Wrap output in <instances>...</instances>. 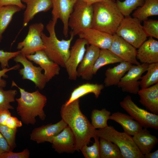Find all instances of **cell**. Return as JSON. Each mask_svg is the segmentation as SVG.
I'll return each instance as SVG.
<instances>
[{
	"instance_id": "8fae6325",
	"label": "cell",
	"mask_w": 158,
	"mask_h": 158,
	"mask_svg": "<svg viewBox=\"0 0 158 158\" xmlns=\"http://www.w3.org/2000/svg\"><path fill=\"white\" fill-rule=\"evenodd\" d=\"M148 64L141 63L132 65L121 78L117 86L124 92L134 94L139 90L140 81L142 74L146 71Z\"/></svg>"
},
{
	"instance_id": "3957f363",
	"label": "cell",
	"mask_w": 158,
	"mask_h": 158,
	"mask_svg": "<svg viewBox=\"0 0 158 158\" xmlns=\"http://www.w3.org/2000/svg\"><path fill=\"white\" fill-rule=\"evenodd\" d=\"M93 15L91 28L112 35L124 17L117 8L116 2L107 0L92 4Z\"/></svg>"
},
{
	"instance_id": "f1b7e54d",
	"label": "cell",
	"mask_w": 158,
	"mask_h": 158,
	"mask_svg": "<svg viewBox=\"0 0 158 158\" xmlns=\"http://www.w3.org/2000/svg\"><path fill=\"white\" fill-rule=\"evenodd\" d=\"M99 138L100 158H123L116 145L103 138Z\"/></svg>"
},
{
	"instance_id": "d6a6232c",
	"label": "cell",
	"mask_w": 158,
	"mask_h": 158,
	"mask_svg": "<svg viewBox=\"0 0 158 158\" xmlns=\"http://www.w3.org/2000/svg\"><path fill=\"white\" fill-rule=\"evenodd\" d=\"M145 0H125L121 1L117 0L116 6L124 17L130 16V14L137 8L142 6Z\"/></svg>"
},
{
	"instance_id": "e0dca14e",
	"label": "cell",
	"mask_w": 158,
	"mask_h": 158,
	"mask_svg": "<svg viewBox=\"0 0 158 158\" xmlns=\"http://www.w3.org/2000/svg\"><path fill=\"white\" fill-rule=\"evenodd\" d=\"M26 56L29 60L39 65L44 70V74L47 82L59 75L60 71V66L50 59L44 50L37 51L33 54Z\"/></svg>"
},
{
	"instance_id": "277c9868",
	"label": "cell",
	"mask_w": 158,
	"mask_h": 158,
	"mask_svg": "<svg viewBox=\"0 0 158 158\" xmlns=\"http://www.w3.org/2000/svg\"><path fill=\"white\" fill-rule=\"evenodd\" d=\"M56 23L52 20L46 26L49 33L48 36L42 32L41 37L45 47V53L52 61L61 67L65 68L69 56L70 46L74 36L70 35L67 40H59L56 36L55 26Z\"/></svg>"
},
{
	"instance_id": "e575fe53",
	"label": "cell",
	"mask_w": 158,
	"mask_h": 158,
	"mask_svg": "<svg viewBox=\"0 0 158 158\" xmlns=\"http://www.w3.org/2000/svg\"><path fill=\"white\" fill-rule=\"evenodd\" d=\"M94 138L95 142L92 145H85L80 149L85 158H100L99 137L96 135Z\"/></svg>"
},
{
	"instance_id": "7402d4cb",
	"label": "cell",
	"mask_w": 158,
	"mask_h": 158,
	"mask_svg": "<svg viewBox=\"0 0 158 158\" xmlns=\"http://www.w3.org/2000/svg\"><path fill=\"white\" fill-rule=\"evenodd\" d=\"M138 94L139 102L152 113L158 114V83L139 90Z\"/></svg>"
},
{
	"instance_id": "6da1fadb",
	"label": "cell",
	"mask_w": 158,
	"mask_h": 158,
	"mask_svg": "<svg viewBox=\"0 0 158 158\" xmlns=\"http://www.w3.org/2000/svg\"><path fill=\"white\" fill-rule=\"evenodd\" d=\"M62 119L72 130L75 140V150L80 151L84 145H89L96 135L95 128L80 107V99L67 105H62L60 109Z\"/></svg>"
},
{
	"instance_id": "ab89813d",
	"label": "cell",
	"mask_w": 158,
	"mask_h": 158,
	"mask_svg": "<svg viewBox=\"0 0 158 158\" xmlns=\"http://www.w3.org/2000/svg\"><path fill=\"white\" fill-rule=\"evenodd\" d=\"M5 125L11 128L15 129L21 127L22 123V122L17 117L11 115L7 119Z\"/></svg>"
},
{
	"instance_id": "484cf974",
	"label": "cell",
	"mask_w": 158,
	"mask_h": 158,
	"mask_svg": "<svg viewBox=\"0 0 158 158\" xmlns=\"http://www.w3.org/2000/svg\"><path fill=\"white\" fill-rule=\"evenodd\" d=\"M104 87V85L102 84L89 83L83 84L73 89L69 98L64 104H68L74 100L91 93L93 94L95 98H97Z\"/></svg>"
},
{
	"instance_id": "f6af8a7d",
	"label": "cell",
	"mask_w": 158,
	"mask_h": 158,
	"mask_svg": "<svg viewBox=\"0 0 158 158\" xmlns=\"http://www.w3.org/2000/svg\"><path fill=\"white\" fill-rule=\"evenodd\" d=\"M144 155L145 158H158V150H157L153 152H149Z\"/></svg>"
},
{
	"instance_id": "1f68e13d",
	"label": "cell",
	"mask_w": 158,
	"mask_h": 158,
	"mask_svg": "<svg viewBox=\"0 0 158 158\" xmlns=\"http://www.w3.org/2000/svg\"><path fill=\"white\" fill-rule=\"evenodd\" d=\"M147 72L140 81L141 89L150 87L158 83V63L148 64Z\"/></svg>"
},
{
	"instance_id": "7dc6e473",
	"label": "cell",
	"mask_w": 158,
	"mask_h": 158,
	"mask_svg": "<svg viewBox=\"0 0 158 158\" xmlns=\"http://www.w3.org/2000/svg\"></svg>"
},
{
	"instance_id": "8992f818",
	"label": "cell",
	"mask_w": 158,
	"mask_h": 158,
	"mask_svg": "<svg viewBox=\"0 0 158 158\" xmlns=\"http://www.w3.org/2000/svg\"><path fill=\"white\" fill-rule=\"evenodd\" d=\"M93 15L92 4L77 0L69 19L68 27L71 29L70 35L74 37L91 28Z\"/></svg>"
},
{
	"instance_id": "ac0fdd59",
	"label": "cell",
	"mask_w": 158,
	"mask_h": 158,
	"mask_svg": "<svg viewBox=\"0 0 158 158\" xmlns=\"http://www.w3.org/2000/svg\"><path fill=\"white\" fill-rule=\"evenodd\" d=\"M52 147L58 153H73L75 150V140L74 135L67 126L53 138Z\"/></svg>"
},
{
	"instance_id": "9c48e42d",
	"label": "cell",
	"mask_w": 158,
	"mask_h": 158,
	"mask_svg": "<svg viewBox=\"0 0 158 158\" xmlns=\"http://www.w3.org/2000/svg\"><path fill=\"white\" fill-rule=\"evenodd\" d=\"M44 28V25L41 22L30 25L27 36L17 45V48L20 51V54L26 56L44 49L45 47L41 37Z\"/></svg>"
},
{
	"instance_id": "60d3db41",
	"label": "cell",
	"mask_w": 158,
	"mask_h": 158,
	"mask_svg": "<svg viewBox=\"0 0 158 158\" xmlns=\"http://www.w3.org/2000/svg\"><path fill=\"white\" fill-rule=\"evenodd\" d=\"M20 66L19 64H17L11 68H6L0 70V87L4 88L6 86V81L2 78V77L7 78L8 76L6 74L8 71L13 70H16L19 68Z\"/></svg>"
},
{
	"instance_id": "5b68a950",
	"label": "cell",
	"mask_w": 158,
	"mask_h": 158,
	"mask_svg": "<svg viewBox=\"0 0 158 158\" xmlns=\"http://www.w3.org/2000/svg\"><path fill=\"white\" fill-rule=\"evenodd\" d=\"M96 135L111 141L118 147L123 158H144L134 142L133 137L116 130L112 126L96 130Z\"/></svg>"
},
{
	"instance_id": "8d00e7d4",
	"label": "cell",
	"mask_w": 158,
	"mask_h": 158,
	"mask_svg": "<svg viewBox=\"0 0 158 158\" xmlns=\"http://www.w3.org/2000/svg\"><path fill=\"white\" fill-rule=\"evenodd\" d=\"M142 27L147 37L158 39V20L147 19L143 21Z\"/></svg>"
},
{
	"instance_id": "ffe728a7",
	"label": "cell",
	"mask_w": 158,
	"mask_h": 158,
	"mask_svg": "<svg viewBox=\"0 0 158 158\" xmlns=\"http://www.w3.org/2000/svg\"><path fill=\"white\" fill-rule=\"evenodd\" d=\"M136 58L141 63H158V41L150 37L137 50Z\"/></svg>"
},
{
	"instance_id": "f35d334b",
	"label": "cell",
	"mask_w": 158,
	"mask_h": 158,
	"mask_svg": "<svg viewBox=\"0 0 158 158\" xmlns=\"http://www.w3.org/2000/svg\"><path fill=\"white\" fill-rule=\"evenodd\" d=\"M30 155L29 150L26 149L19 152H14L12 151L4 152L0 154V158H28Z\"/></svg>"
},
{
	"instance_id": "30bf717a",
	"label": "cell",
	"mask_w": 158,
	"mask_h": 158,
	"mask_svg": "<svg viewBox=\"0 0 158 158\" xmlns=\"http://www.w3.org/2000/svg\"><path fill=\"white\" fill-rule=\"evenodd\" d=\"M14 61L20 63L23 68L19 70V73L23 79L30 80L34 83L36 87L40 90L43 89L47 83L42 69L40 66L33 65L25 56L20 53L14 58Z\"/></svg>"
},
{
	"instance_id": "83f0119b",
	"label": "cell",
	"mask_w": 158,
	"mask_h": 158,
	"mask_svg": "<svg viewBox=\"0 0 158 158\" xmlns=\"http://www.w3.org/2000/svg\"><path fill=\"white\" fill-rule=\"evenodd\" d=\"M21 9L14 5L0 6V43L2 35L12 20L15 14L20 11Z\"/></svg>"
},
{
	"instance_id": "4dcf8cb0",
	"label": "cell",
	"mask_w": 158,
	"mask_h": 158,
	"mask_svg": "<svg viewBox=\"0 0 158 158\" xmlns=\"http://www.w3.org/2000/svg\"><path fill=\"white\" fill-rule=\"evenodd\" d=\"M111 115L110 112L105 108L94 109L91 113V123L95 129L104 128L108 126L107 121Z\"/></svg>"
},
{
	"instance_id": "52a82bcc",
	"label": "cell",
	"mask_w": 158,
	"mask_h": 158,
	"mask_svg": "<svg viewBox=\"0 0 158 158\" xmlns=\"http://www.w3.org/2000/svg\"><path fill=\"white\" fill-rule=\"evenodd\" d=\"M115 34L136 49H138L147 37L141 21L130 16L124 17Z\"/></svg>"
},
{
	"instance_id": "ba28073f",
	"label": "cell",
	"mask_w": 158,
	"mask_h": 158,
	"mask_svg": "<svg viewBox=\"0 0 158 158\" xmlns=\"http://www.w3.org/2000/svg\"><path fill=\"white\" fill-rule=\"evenodd\" d=\"M121 107L143 127L158 129V115L148 112L138 107L131 97L126 96L120 102Z\"/></svg>"
},
{
	"instance_id": "5bb4252c",
	"label": "cell",
	"mask_w": 158,
	"mask_h": 158,
	"mask_svg": "<svg viewBox=\"0 0 158 158\" xmlns=\"http://www.w3.org/2000/svg\"><path fill=\"white\" fill-rule=\"evenodd\" d=\"M52 4V20L56 23L58 19L61 21L63 25V33L68 37V20L76 0H51Z\"/></svg>"
},
{
	"instance_id": "7c38bea8",
	"label": "cell",
	"mask_w": 158,
	"mask_h": 158,
	"mask_svg": "<svg viewBox=\"0 0 158 158\" xmlns=\"http://www.w3.org/2000/svg\"><path fill=\"white\" fill-rule=\"evenodd\" d=\"M86 45H88L87 41L84 39L79 38L70 49L69 57L65 68L70 80H75L77 79V69L85 54Z\"/></svg>"
},
{
	"instance_id": "f546056e",
	"label": "cell",
	"mask_w": 158,
	"mask_h": 158,
	"mask_svg": "<svg viewBox=\"0 0 158 158\" xmlns=\"http://www.w3.org/2000/svg\"><path fill=\"white\" fill-rule=\"evenodd\" d=\"M122 60L107 49H100L99 56L93 69V75H96L102 67L111 64L120 63Z\"/></svg>"
},
{
	"instance_id": "7a4b0ae2",
	"label": "cell",
	"mask_w": 158,
	"mask_h": 158,
	"mask_svg": "<svg viewBox=\"0 0 158 158\" xmlns=\"http://www.w3.org/2000/svg\"><path fill=\"white\" fill-rule=\"evenodd\" d=\"M12 87L15 86L19 90L20 97L16 98L17 102L16 111L21 118L22 122L27 125H35V118L38 116L42 121L46 117L43 109L47 101L46 97L38 90L29 92L12 81Z\"/></svg>"
},
{
	"instance_id": "d590c367",
	"label": "cell",
	"mask_w": 158,
	"mask_h": 158,
	"mask_svg": "<svg viewBox=\"0 0 158 158\" xmlns=\"http://www.w3.org/2000/svg\"><path fill=\"white\" fill-rule=\"evenodd\" d=\"M17 131V129L11 128L5 125L0 124V132L7 142L11 151L16 146V138Z\"/></svg>"
},
{
	"instance_id": "44dd1931",
	"label": "cell",
	"mask_w": 158,
	"mask_h": 158,
	"mask_svg": "<svg viewBox=\"0 0 158 158\" xmlns=\"http://www.w3.org/2000/svg\"><path fill=\"white\" fill-rule=\"evenodd\" d=\"M26 4L23 14V25L26 26L35 16L41 12H46L52 7L51 0H21Z\"/></svg>"
},
{
	"instance_id": "bcb514c9",
	"label": "cell",
	"mask_w": 158,
	"mask_h": 158,
	"mask_svg": "<svg viewBox=\"0 0 158 158\" xmlns=\"http://www.w3.org/2000/svg\"><path fill=\"white\" fill-rule=\"evenodd\" d=\"M82 1L90 4H93L95 3L107 0H81ZM115 1V0H111Z\"/></svg>"
},
{
	"instance_id": "ee69618b",
	"label": "cell",
	"mask_w": 158,
	"mask_h": 158,
	"mask_svg": "<svg viewBox=\"0 0 158 158\" xmlns=\"http://www.w3.org/2000/svg\"><path fill=\"white\" fill-rule=\"evenodd\" d=\"M11 114L9 110H5L0 111V124L5 125L7 119Z\"/></svg>"
},
{
	"instance_id": "b9f144b4",
	"label": "cell",
	"mask_w": 158,
	"mask_h": 158,
	"mask_svg": "<svg viewBox=\"0 0 158 158\" xmlns=\"http://www.w3.org/2000/svg\"><path fill=\"white\" fill-rule=\"evenodd\" d=\"M6 5L17 6L21 9L26 8V5L22 3L21 0H0V6Z\"/></svg>"
},
{
	"instance_id": "4fadbf2b",
	"label": "cell",
	"mask_w": 158,
	"mask_h": 158,
	"mask_svg": "<svg viewBox=\"0 0 158 158\" xmlns=\"http://www.w3.org/2000/svg\"><path fill=\"white\" fill-rule=\"evenodd\" d=\"M123 61L134 65L140 64L136 58V48L121 37L115 34L108 49Z\"/></svg>"
},
{
	"instance_id": "2e32d148",
	"label": "cell",
	"mask_w": 158,
	"mask_h": 158,
	"mask_svg": "<svg viewBox=\"0 0 158 158\" xmlns=\"http://www.w3.org/2000/svg\"><path fill=\"white\" fill-rule=\"evenodd\" d=\"M100 49L91 45H87L84 57L77 69L78 77L86 80H91L93 69L99 56Z\"/></svg>"
},
{
	"instance_id": "836d02e7",
	"label": "cell",
	"mask_w": 158,
	"mask_h": 158,
	"mask_svg": "<svg viewBox=\"0 0 158 158\" xmlns=\"http://www.w3.org/2000/svg\"><path fill=\"white\" fill-rule=\"evenodd\" d=\"M0 87V111L14 109L10 103L15 101V97L17 93L15 90H4Z\"/></svg>"
},
{
	"instance_id": "7bdbcfd3",
	"label": "cell",
	"mask_w": 158,
	"mask_h": 158,
	"mask_svg": "<svg viewBox=\"0 0 158 158\" xmlns=\"http://www.w3.org/2000/svg\"><path fill=\"white\" fill-rule=\"evenodd\" d=\"M8 151H11L7 142L0 132V154Z\"/></svg>"
},
{
	"instance_id": "d4e9b609",
	"label": "cell",
	"mask_w": 158,
	"mask_h": 158,
	"mask_svg": "<svg viewBox=\"0 0 158 158\" xmlns=\"http://www.w3.org/2000/svg\"><path fill=\"white\" fill-rule=\"evenodd\" d=\"M133 64L122 61L113 67L109 68L105 71L104 80V86L109 87L117 85L121 78L130 68Z\"/></svg>"
},
{
	"instance_id": "74e56055",
	"label": "cell",
	"mask_w": 158,
	"mask_h": 158,
	"mask_svg": "<svg viewBox=\"0 0 158 158\" xmlns=\"http://www.w3.org/2000/svg\"><path fill=\"white\" fill-rule=\"evenodd\" d=\"M20 53V51L15 52L5 51L0 50V63L2 69L9 68L8 61Z\"/></svg>"
},
{
	"instance_id": "9a60e30c",
	"label": "cell",
	"mask_w": 158,
	"mask_h": 158,
	"mask_svg": "<svg viewBox=\"0 0 158 158\" xmlns=\"http://www.w3.org/2000/svg\"><path fill=\"white\" fill-rule=\"evenodd\" d=\"M67 126L66 123L62 119L54 124H48L35 128L30 135V139L38 144L45 142L51 143L54 137L59 133Z\"/></svg>"
},
{
	"instance_id": "603a6c76",
	"label": "cell",
	"mask_w": 158,
	"mask_h": 158,
	"mask_svg": "<svg viewBox=\"0 0 158 158\" xmlns=\"http://www.w3.org/2000/svg\"><path fill=\"white\" fill-rule=\"evenodd\" d=\"M133 139L140 152L144 155L151 152L158 142L157 138L145 128L133 135Z\"/></svg>"
},
{
	"instance_id": "4316f807",
	"label": "cell",
	"mask_w": 158,
	"mask_h": 158,
	"mask_svg": "<svg viewBox=\"0 0 158 158\" xmlns=\"http://www.w3.org/2000/svg\"><path fill=\"white\" fill-rule=\"evenodd\" d=\"M158 15V0H145L143 5L136 9L132 16L143 21L150 16Z\"/></svg>"
},
{
	"instance_id": "d6986e66",
	"label": "cell",
	"mask_w": 158,
	"mask_h": 158,
	"mask_svg": "<svg viewBox=\"0 0 158 158\" xmlns=\"http://www.w3.org/2000/svg\"><path fill=\"white\" fill-rule=\"evenodd\" d=\"M79 38L85 39L88 45L100 49H109L112 41L113 35L92 28H88L78 35Z\"/></svg>"
},
{
	"instance_id": "cb8c5ba5",
	"label": "cell",
	"mask_w": 158,
	"mask_h": 158,
	"mask_svg": "<svg viewBox=\"0 0 158 158\" xmlns=\"http://www.w3.org/2000/svg\"><path fill=\"white\" fill-rule=\"evenodd\" d=\"M109 119L114 120L121 125L124 132L130 136L134 135L143 128L140 123L130 115L119 111L111 115Z\"/></svg>"
}]
</instances>
